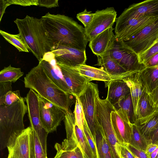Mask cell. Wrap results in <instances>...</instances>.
Masks as SVG:
<instances>
[{
  "instance_id": "obj_2",
  "label": "cell",
  "mask_w": 158,
  "mask_h": 158,
  "mask_svg": "<svg viewBox=\"0 0 158 158\" xmlns=\"http://www.w3.org/2000/svg\"><path fill=\"white\" fill-rule=\"evenodd\" d=\"M24 83L25 88L67 111L74 103L75 97L63 91L51 80L40 62L26 75Z\"/></svg>"
},
{
  "instance_id": "obj_37",
  "label": "cell",
  "mask_w": 158,
  "mask_h": 158,
  "mask_svg": "<svg viewBox=\"0 0 158 158\" xmlns=\"http://www.w3.org/2000/svg\"><path fill=\"white\" fill-rule=\"evenodd\" d=\"M83 130L86 139L95 158H97L98 152L96 144L94 140L85 119L83 125Z\"/></svg>"
},
{
  "instance_id": "obj_29",
  "label": "cell",
  "mask_w": 158,
  "mask_h": 158,
  "mask_svg": "<svg viewBox=\"0 0 158 158\" xmlns=\"http://www.w3.org/2000/svg\"><path fill=\"white\" fill-rule=\"evenodd\" d=\"M24 74L20 68L13 67L11 65L4 67L0 72V83H15Z\"/></svg>"
},
{
  "instance_id": "obj_45",
  "label": "cell",
  "mask_w": 158,
  "mask_h": 158,
  "mask_svg": "<svg viewBox=\"0 0 158 158\" xmlns=\"http://www.w3.org/2000/svg\"><path fill=\"white\" fill-rule=\"evenodd\" d=\"M121 158H135V156L129 150L126 144H122L121 147Z\"/></svg>"
},
{
  "instance_id": "obj_50",
  "label": "cell",
  "mask_w": 158,
  "mask_h": 158,
  "mask_svg": "<svg viewBox=\"0 0 158 158\" xmlns=\"http://www.w3.org/2000/svg\"><path fill=\"white\" fill-rule=\"evenodd\" d=\"M158 153V147L150 154V158H155Z\"/></svg>"
},
{
  "instance_id": "obj_9",
  "label": "cell",
  "mask_w": 158,
  "mask_h": 158,
  "mask_svg": "<svg viewBox=\"0 0 158 158\" xmlns=\"http://www.w3.org/2000/svg\"><path fill=\"white\" fill-rule=\"evenodd\" d=\"M108 52L112 58L127 71L139 72L145 68L144 64L139 63L138 55L122 41L116 40L113 47Z\"/></svg>"
},
{
  "instance_id": "obj_7",
  "label": "cell",
  "mask_w": 158,
  "mask_h": 158,
  "mask_svg": "<svg viewBox=\"0 0 158 158\" xmlns=\"http://www.w3.org/2000/svg\"><path fill=\"white\" fill-rule=\"evenodd\" d=\"M24 99L30 126L35 132L44 150L47 154V137L48 133L43 127L41 121L38 94L30 89Z\"/></svg>"
},
{
  "instance_id": "obj_46",
  "label": "cell",
  "mask_w": 158,
  "mask_h": 158,
  "mask_svg": "<svg viewBox=\"0 0 158 158\" xmlns=\"http://www.w3.org/2000/svg\"><path fill=\"white\" fill-rule=\"evenodd\" d=\"M145 68H151L158 65V52L151 57L145 64Z\"/></svg>"
},
{
  "instance_id": "obj_17",
  "label": "cell",
  "mask_w": 158,
  "mask_h": 158,
  "mask_svg": "<svg viewBox=\"0 0 158 158\" xmlns=\"http://www.w3.org/2000/svg\"><path fill=\"white\" fill-rule=\"evenodd\" d=\"M32 128L28 127L7 147V158H30V135Z\"/></svg>"
},
{
  "instance_id": "obj_6",
  "label": "cell",
  "mask_w": 158,
  "mask_h": 158,
  "mask_svg": "<svg viewBox=\"0 0 158 158\" xmlns=\"http://www.w3.org/2000/svg\"><path fill=\"white\" fill-rule=\"evenodd\" d=\"M99 94L98 85L89 82L78 97L82 106L85 119L96 144V133L100 128L95 116L96 96Z\"/></svg>"
},
{
  "instance_id": "obj_31",
  "label": "cell",
  "mask_w": 158,
  "mask_h": 158,
  "mask_svg": "<svg viewBox=\"0 0 158 158\" xmlns=\"http://www.w3.org/2000/svg\"><path fill=\"white\" fill-rule=\"evenodd\" d=\"M1 35L8 42L15 47L19 52H28L29 50L19 33L12 34L0 30Z\"/></svg>"
},
{
  "instance_id": "obj_23",
  "label": "cell",
  "mask_w": 158,
  "mask_h": 158,
  "mask_svg": "<svg viewBox=\"0 0 158 158\" xmlns=\"http://www.w3.org/2000/svg\"><path fill=\"white\" fill-rule=\"evenodd\" d=\"M135 123L142 135L148 141L158 127V111H154L148 116L136 120Z\"/></svg>"
},
{
  "instance_id": "obj_40",
  "label": "cell",
  "mask_w": 158,
  "mask_h": 158,
  "mask_svg": "<svg viewBox=\"0 0 158 158\" xmlns=\"http://www.w3.org/2000/svg\"><path fill=\"white\" fill-rule=\"evenodd\" d=\"M12 84L10 82L0 83V105H3L6 94L12 90Z\"/></svg>"
},
{
  "instance_id": "obj_16",
  "label": "cell",
  "mask_w": 158,
  "mask_h": 158,
  "mask_svg": "<svg viewBox=\"0 0 158 158\" xmlns=\"http://www.w3.org/2000/svg\"><path fill=\"white\" fill-rule=\"evenodd\" d=\"M40 62L45 73L51 80L63 91L72 95L63 78L53 53L51 51L46 53Z\"/></svg>"
},
{
  "instance_id": "obj_33",
  "label": "cell",
  "mask_w": 158,
  "mask_h": 158,
  "mask_svg": "<svg viewBox=\"0 0 158 158\" xmlns=\"http://www.w3.org/2000/svg\"><path fill=\"white\" fill-rule=\"evenodd\" d=\"M96 145L97 158H105L106 154L110 149L101 127L96 133Z\"/></svg>"
},
{
  "instance_id": "obj_30",
  "label": "cell",
  "mask_w": 158,
  "mask_h": 158,
  "mask_svg": "<svg viewBox=\"0 0 158 158\" xmlns=\"http://www.w3.org/2000/svg\"><path fill=\"white\" fill-rule=\"evenodd\" d=\"M30 158H48L35 131L32 128L30 135Z\"/></svg>"
},
{
  "instance_id": "obj_12",
  "label": "cell",
  "mask_w": 158,
  "mask_h": 158,
  "mask_svg": "<svg viewBox=\"0 0 158 158\" xmlns=\"http://www.w3.org/2000/svg\"><path fill=\"white\" fill-rule=\"evenodd\" d=\"M158 18V17L144 16L115 21L114 30L116 40L123 41L129 39Z\"/></svg>"
},
{
  "instance_id": "obj_10",
  "label": "cell",
  "mask_w": 158,
  "mask_h": 158,
  "mask_svg": "<svg viewBox=\"0 0 158 158\" xmlns=\"http://www.w3.org/2000/svg\"><path fill=\"white\" fill-rule=\"evenodd\" d=\"M158 40V18L139 33L123 43L137 55L145 51Z\"/></svg>"
},
{
  "instance_id": "obj_21",
  "label": "cell",
  "mask_w": 158,
  "mask_h": 158,
  "mask_svg": "<svg viewBox=\"0 0 158 158\" xmlns=\"http://www.w3.org/2000/svg\"><path fill=\"white\" fill-rule=\"evenodd\" d=\"M139 72L123 79L130 89L133 107L135 122L139 118V104L143 92V86Z\"/></svg>"
},
{
  "instance_id": "obj_8",
  "label": "cell",
  "mask_w": 158,
  "mask_h": 158,
  "mask_svg": "<svg viewBox=\"0 0 158 158\" xmlns=\"http://www.w3.org/2000/svg\"><path fill=\"white\" fill-rule=\"evenodd\" d=\"M40 120L42 126L48 133L56 131L64 120L67 111L51 103L38 94Z\"/></svg>"
},
{
  "instance_id": "obj_51",
  "label": "cell",
  "mask_w": 158,
  "mask_h": 158,
  "mask_svg": "<svg viewBox=\"0 0 158 158\" xmlns=\"http://www.w3.org/2000/svg\"><path fill=\"white\" fill-rule=\"evenodd\" d=\"M155 111H158V106Z\"/></svg>"
},
{
  "instance_id": "obj_22",
  "label": "cell",
  "mask_w": 158,
  "mask_h": 158,
  "mask_svg": "<svg viewBox=\"0 0 158 158\" xmlns=\"http://www.w3.org/2000/svg\"><path fill=\"white\" fill-rule=\"evenodd\" d=\"M108 87V92L106 99L113 106L122 97L131 93L129 87L123 79L112 80L105 83Z\"/></svg>"
},
{
  "instance_id": "obj_32",
  "label": "cell",
  "mask_w": 158,
  "mask_h": 158,
  "mask_svg": "<svg viewBox=\"0 0 158 158\" xmlns=\"http://www.w3.org/2000/svg\"><path fill=\"white\" fill-rule=\"evenodd\" d=\"M54 148L56 153L54 158H85L79 146L70 150H65L61 145L56 143Z\"/></svg>"
},
{
  "instance_id": "obj_5",
  "label": "cell",
  "mask_w": 158,
  "mask_h": 158,
  "mask_svg": "<svg viewBox=\"0 0 158 158\" xmlns=\"http://www.w3.org/2000/svg\"><path fill=\"white\" fill-rule=\"evenodd\" d=\"M114 106L106 99L97 98L95 100V116L109 144L114 158H121V144L114 130L111 120V112L115 110Z\"/></svg>"
},
{
  "instance_id": "obj_20",
  "label": "cell",
  "mask_w": 158,
  "mask_h": 158,
  "mask_svg": "<svg viewBox=\"0 0 158 158\" xmlns=\"http://www.w3.org/2000/svg\"><path fill=\"white\" fill-rule=\"evenodd\" d=\"M112 126L117 137L121 144H129L132 132V124L123 119L115 110L110 114Z\"/></svg>"
},
{
  "instance_id": "obj_27",
  "label": "cell",
  "mask_w": 158,
  "mask_h": 158,
  "mask_svg": "<svg viewBox=\"0 0 158 158\" xmlns=\"http://www.w3.org/2000/svg\"><path fill=\"white\" fill-rule=\"evenodd\" d=\"M64 141L69 143H77L81 148L85 158H95L86 139L83 130L80 128L76 123L71 139L68 140L65 139Z\"/></svg>"
},
{
  "instance_id": "obj_1",
  "label": "cell",
  "mask_w": 158,
  "mask_h": 158,
  "mask_svg": "<svg viewBox=\"0 0 158 158\" xmlns=\"http://www.w3.org/2000/svg\"><path fill=\"white\" fill-rule=\"evenodd\" d=\"M41 18L47 31L52 50L60 45L85 50L89 41L85 28L72 18L64 15L52 14L48 12Z\"/></svg>"
},
{
  "instance_id": "obj_11",
  "label": "cell",
  "mask_w": 158,
  "mask_h": 158,
  "mask_svg": "<svg viewBox=\"0 0 158 158\" xmlns=\"http://www.w3.org/2000/svg\"><path fill=\"white\" fill-rule=\"evenodd\" d=\"M94 13L90 24L85 28V34L89 41L107 29L112 27L115 22L117 13L113 7L97 10Z\"/></svg>"
},
{
  "instance_id": "obj_48",
  "label": "cell",
  "mask_w": 158,
  "mask_h": 158,
  "mask_svg": "<svg viewBox=\"0 0 158 158\" xmlns=\"http://www.w3.org/2000/svg\"><path fill=\"white\" fill-rule=\"evenodd\" d=\"M158 147V145L152 143H150L148 145L146 151L150 155Z\"/></svg>"
},
{
  "instance_id": "obj_43",
  "label": "cell",
  "mask_w": 158,
  "mask_h": 158,
  "mask_svg": "<svg viewBox=\"0 0 158 158\" xmlns=\"http://www.w3.org/2000/svg\"><path fill=\"white\" fill-rule=\"evenodd\" d=\"M148 95L151 105L155 111L158 106V85Z\"/></svg>"
},
{
  "instance_id": "obj_19",
  "label": "cell",
  "mask_w": 158,
  "mask_h": 158,
  "mask_svg": "<svg viewBox=\"0 0 158 158\" xmlns=\"http://www.w3.org/2000/svg\"><path fill=\"white\" fill-rule=\"evenodd\" d=\"M113 27L106 30L90 41L89 46L97 56H102L110 51L113 47L116 40Z\"/></svg>"
},
{
  "instance_id": "obj_14",
  "label": "cell",
  "mask_w": 158,
  "mask_h": 158,
  "mask_svg": "<svg viewBox=\"0 0 158 158\" xmlns=\"http://www.w3.org/2000/svg\"><path fill=\"white\" fill-rule=\"evenodd\" d=\"M144 16L158 17V0H147L132 4L124 10L115 21Z\"/></svg>"
},
{
  "instance_id": "obj_42",
  "label": "cell",
  "mask_w": 158,
  "mask_h": 158,
  "mask_svg": "<svg viewBox=\"0 0 158 158\" xmlns=\"http://www.w3.org/2000/svg\"><path fill=\"white\" fill-rule=\"evenodd\" d=\"M127 148L136 156L139 158H150V155L146 151L137 148L129 144H126Z\"/></svg>"
},
{
  "instance_id": "obj_36",
  "label": "cell",
  "mask_w": 158,
  "mask_h": 158,
  "mask_svg": "<svg viewBox=\"0 0 158 158\" xmlns=\"http://www.w3.org/2000/svg\"><path fill=\"white\" fill-rule=\"evenodd\" d=\"M158 52V40L151 47L144 52L138 55L139 63L144 65L152 56Z\"/></svg>"
},
{
  "instance_id": "obj_44",
  "label": "cell",
  "mask_w": 158,
  "mask_h": 158,
  "mask_svg": "<svg viewBox=\"0 0 158 158\" xmlns=\"http://www.w3.org/2000/svg\"><path fill=\"white\" fill-rule=\"evenodd\" d=\"M58 0H39L38 6L47 8H52L59 6Z\"/></svg>"
},
{
  "instance_id": "obj_15",
  "label": "cell",
  "mask_w": 158,
  "mask_h": 158,
  "mask_svg": "<svg viewBox=\"0 0 158 158\" xmlns=\"http://www.w3.org/2000/svg\"><path fill=\"white\" fill-rule=\"evenodd\" d=\"M57 63L72 94L75 97H78L91 81L81 75L75 67Z\"/></svg>"
},
{
  "instance_id": "obj_18",
  "label": "cell",
  "mask_w": 158,
  "mask_h": 158,
  "mask_svg": "<svg viewBox=\"0 0 158 158\" xmlns=\"http://www.w3.org/2000/svg\"><path fill=\"white\" fill-rule=\"evenodd\" d=\"M97 56L98 63L97 65L100 66V68L107 72L113 80L123 79L139 72L126 70L110 56L108 51L102 56Z\"/></svg>"
},
{
  "instance_id": "obj_41",
  "label": "cell",
  "mask_w": 158,
  "mask_h": 158,
  "mask_svg": "<svg viewBox=\"0 0 158 158\" xmlns=\"http://www.w3.org/2000/svg\"><path fill=\"white\" fill-rule=\"evenodd\" d=\"M7 5H19L23 6H38L39 0H6Z\"/></svg>"
},
{
  "instance_id": "obj_28",
  "label": "cell",
  "mask_w": 158,
  "mask_h": 158,
  "mask_svg": "<svg viewBox=\"0 0 158 158\" xmlns=\"http://www.w3.org/2000/svg\"><path fill=\"white\" fill-rule=\"evenodd\" d=\"M149 142L142 135L138 126L132 123L130 143L133 146L146 151Z\"/></svg>"
},
{
  "instance_id": "obj_26",
  "label": "cell",
  "mask_w": 158,
  "mask_h": 158,
  "mask_svg": "<svg viewBox=\"0 0 158 158\" xmlns=\"http://www.w3.org/2000/svg\"><path fill=\"white\" fill-rule=\"evenodd\" d=\"M75 68L81 75L91 81H101L105 83L113 80L110 75L101 68H98L86 64L79 65Z\"/></svg>"
},
{
  "instance_id": "obj_13",
  "label": "cell",
  "mask_w": 158,
  "mask_h": 158,
  "mask_svg": "<svg viewBox=\"0 0 158 158\" xmlns=\"http://www.w3.org/2000/svg\"><path fill=\"white\" fill-rule=\"evenodd\" d=\"M51 52L57 63L72 67L85 64V50H81L65 45H59Z\"/></svg>"
},
{
  "instance_id": "obj_49",
  "label": "cell",
  "mask_w": 158,
  "mask_h": 158,
  "mask_svg": "<svg viewBox=\"0 0 158 158\" xmlns=\"http://www.w3.org/2000/svg\"><path fill=\"white\" fill-rule=\"evenodd\" d=\"M150 143L158 145V127L152 136L150 140Z\"/></svg>"
},
{
  "instance_id": "obj_52",
  "label": "cell",
  "mask_w": 158,
  "mask_h": 158,
  "mask_svg": "<svg viewBox=\"0 0 158 158\" xmlns=\"http://www.w3.org/2000/svg\"><path fill=\"white\" fill-rule=\"evenodd\" d=\"M155 158H158V153L157 156H156V157H155Z\"/></svg>"
},
{
  "instance_id": "obj_34",
  "label": "cell",
  "mask_w": 158,
  "mask_h": 158,
  "mask_svg": "<svg viewBox=\"0 0 158 158\" xmlns=\"http://www.w3.org/2000/svg\"><path fill=\"white\" fill-rule=\"evenodd\" d=\"M139 118L145 117L154 111L149 102L148 94L143 89L139 102Z\"/></svg>"
},
{
  "instance_id": "obj_47",
  "label": "cell",
  "mask_w": 158,
  "mask_h": 158,
  "mask_svg": "<svg viewBox=\"0 0 158 158\" xmlns=\"http://www.w3.org/2000/svg\"><path fill=\"white\" fill-rule=\"evenodd\" d=\"M6 0H0V22L1 21L2 17L5 13L6 8L8 6Z\"/></svg>"
},
{
  "instance_id": "obj_3",
  "label": "cell",
  "mask_w": 158,
  "mask_h": 158,
  "mask_svg": "<svg viewBox=\"0 0 158 158\" xmlns=\"http://www.w3.org/2000/svg\"><path fill=\"white\" fill-rule=\"evenodd\" d=\"M29 50L39 62L45 54L52 51L47 31L42 19L27 15L14 21Z\"/></svg>"
},
{
  "instance_id": "obj_24",
  "label": "cell",
  "mask_w": 158,
  "mask_h": 158,
  "mask_svg": "<svg viewBox=\"0 0 158 158\" xmlns=\"http://www.w3.org/2000/svg\"><path fill=\"white\" fill-rule=\"evenodd\" d=\"M113 106L123 119L132 123H134L135 120L131 93L122 97Z\"/></svg>"
},
{
  "instance_id": "obj_35",
  "label": "cell",
  "mask_w": 158,
  "mask_h": 158,
  "mask_svg": "<svg viewBox=\"0 0 158 158\" xmlns=\"http://www.w3.org/2000/svg\"><path fill=\"white\" fill-rule=\"evenodd\" d=\"M74 111L76 124L83 130L85 118L83 111L80 101L77 97H76Z\"/></svg>"
},
{
  "instance_id": "obj_38",
  "label": "cell",
  "mask_w": 158,
  "mask_h": 158,
  "mask_svg": "<svg viewBox=\"0 0 158 158\" xmlns=\"http://www.w3.org/2000/svg\"><path fill=\"white\" fill-rule=\"evenodd\" d=\"M23 98L21 96L19 90H12L8 92L6 94L3 105L10 106Z\"/></svg>"
},
{
  "instance_id": "obj_39",
  "label": "cell",
  "mask_w": 158,
  "mask_h": 158,
  "mask_svg": "<svg viewBox=\"0 0 158 158\" xmlns=\"http://www.w3.org/2000/svg\"><path fill=\"white\" fill-rule=\"evenodd\" d=\"M85 9L83 11L77 14V18L83 24L85 28L87 27L92 22L94 13Z\"/></svg>"
},
{
  "instance_id": "obj_4",
  "label": "cell",
  "mask_w": 158,
  "mask_h": 158,
  "mask_svg": "<svg viewBox=\"0 0 158 158\" xmlns=\"http://www.w3.org/2000/svg\"><path fill=\"white\" fill-rule=\"evenodd\" d=\"M24 98L10 106L0 105V149L7 147L25 129L27 108Z\"/></svg>"
},
{
  "instance_id": "obj_25",
  "label": "cell",
  "mask_w": 158,
  "mask_h": 158,
  "mask_svg": "<svg viewBox=\"0 0 158 158\" xmlns=\"http://www.w3.org/2000/svg\"><path fill=\"white\" fill-rule=\"evenodd\" d=\"M139 73L143 89L148 94H149L158 85V65L153 67L145 68Z\"/></svg>"
}]
</instances>
